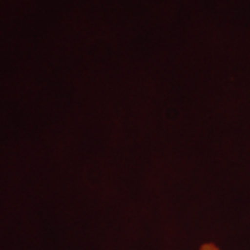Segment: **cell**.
Instances as JSON below:
<instances>
[{"mask_svg":"<svg viewBox=\"0 0 250 250\" xmlns=\"http://www.w3.org/2000/svg\"><path fill=\"white\" fill-rule=\"evenodd\" d=\"M198 250H223L219 247L217 243L212 242V241H208V242H204L202 243L201 247H199Z\"/></svg>","mask_w":250,"mask_h":250,"instance_id":"obj_1","label":"cell"}]
</instances>
